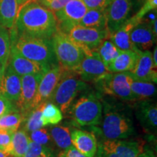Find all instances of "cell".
Segmentation results:
<instances>
[{"label": "cell", "mask_w": 157, "mask_h": 157, "mask_svg": "<svg viewBox=\"0 0 157 157\" xmlns=\"http://www.w3.org/2000/svg\"><path fill=\"white\" fill-rule=\"evenodd\" d=\"M13 27L17 34L47 39H50L58 30L55 13L38 2L20 7Z\"/></svg>", "instance_id": "1"}, {"label": "cell", "mask_w": 157, "mask_h": 157, "mask_svg": "<svg viewBox=\"0 0 157 157\" xmlns=\"http://www.w3.org/2000/svg\"><path fill=\"white\" fill-rule=\"evenodd\" d=\"M10 30L11 46L21 56L46 66L58 64L50 39L19 35L13 29Z\"/></svg>", "instance_id": "2"}, {"label": "cell", "mask_w": 157, "mask_h": 157, "mask_svg": "<svg viewBox=\"0 0 157 157\" xmlns=\"http://www.w3.org/2000/svg\"><path fill=\"white\" fill-rule=\"evenodd\" d=\"M135 133L132 119L124 110L105 105L101 124V134L105 140H122Z\"/></svg>", "instance_id": "3"}, {"label": "cell", "mask_w": 157, "mask_h": 157, "mask_svg": "<svg viewBox=\"0 0 157 157\" xmlns=\"http://www.w3.org/2000/svg\"><path fill=\"white\" fill-rule=\"evenodd\" d=\"M102 109L99 98L94 93H88L72 103L67 112L76 127L95 126L101 120Z\"/></svg>", "instance_id": "4"}, {"label": "cell", "mask_w": 157, "mask_h": 157, "mask_svg": "<svg viewBox=\"0 0 157 157\" xmlns=\"http://www.w3.org/2000/svg\"><path fill=\"white\" fill-rule=\"evenodd\" d=\"M87 88V84L82 81L75 72L63 69V72L50 101L61 112L66 113L78 94Z\"/></svg>", "instance_id": "5"}, {"label": "cell", "mask_w": 157, "mask_h": 157, "mask_svg": "<svg viewBox=\"0 0 157 157\" xmlns=\"http://www.w3.org/2000/svg\"><path fill=\"white\" fill-rule=\"evenodd\" d=\"M50 40L57 61L63 69L73 70L85 56L77 43L61 31H57Z\"/></svg>", "instance_id": "6"}, {"label": "cell", "mask_w": 157, "mask_h": 157, "mask_svg": "<svg viewBox=\"0 0 157 157\" xmlns=\"http://www.w3.org/2000/svg\"><path fill=\"white\" fill-rule=\"evenodd\" d=\"M132 81L133 78L129 72H109L95 84L98 89L103 93L114 96L124 101H135L136 98L130 88Z\"/></svg>", "instance_id": "7"}, {"label": "cell", "mask_w": 157, "mask_h": 157, "mask_svg": "<svg viewBox=\"0 0 157 157\" xmlns=\"http://www.w3.org/2000/svg\"><path fill=\"white\" fill-rule=\"evenodd\" d=\"M70 38L77 43L85 56H90L105 39H109L107 30L89 28L77 25L68 32Z\"/></svg>", "instance_id": "8"}, {"label": "cell", "mask_w": 157, "mask_h": 157, "mask_svg": "<svg viewBox=\"0 0 157 157\" xmlns=\"http://www.w3.org/2000/svg\"><path fill=\"white\" fill-rule=\"evenodd\" d=\"M143 146L136 141L104 140L98 143L95 157H136L143 151Z\"/></svg>", "instance_id": "9"}, {"label": "cell", "mask_w": 157, "mask_h": 157, "mask_svg": "<svg viewBox=\"0 0 157 157\" xmlns=\"http://www.w3.org/2000/svg\"><path fill=\"white\" fill-rule=\"evenodd\" d=\"M87 10L82 0H71L62 9L54 13L58 30L68 34L73 27L79 24Z\"/></svg>", "instance_id": "10"}, {"label": "cell", "mask_w": 157, "mask_h": 157, "mask_svg": "<svg viewBox=\"0 0 157 157\" xmlns=\"http://www.w3.org/2000/svg\"><path fill=\"white\" fill-rule=\"evenodd\" d=\"M132 0H109L105 14L109 37L129 18L132 8Z\"/></svg>", "instance_id": "11"}, {"label": "cell", "mask_w": 157, "mask_h": 157, "mask_svg": "<svg viewBox=\"0 0 157 157\" xmlns=\"http://www.w3.org/2000/svg\"><path fill=\"white\" fill-rule=\"evenodd\" d=\"M71 71L75 72L82 81L93 83L109 73L96 50L92 56H84L82 62Z\"/></svg>", "instance_id": "12"}, {"label": "cell", "mask_w": 157, "mask_h": 157, "mask_svg": "<svg viewBox=\"0 0 157 157\" xmlns=\"http://www.w3.org/2000/svg\"><path fill=\"white\" fill-rule=\"evenodd\" d=\"M43 74H29L21 76V93L18 101L16 102V105L25 118L34 109L38 85Z\"/></svg>", "instance_id": "13"}, {"label": "cell", "mask_w": 157, "mask_h": 157, "mask_svg": "<svg viewBox=\"0 0 157 157\" xmlns=\"http://www.w3.org/2000/svg\"><path fill=\"white\" fill-rule=\"evenodd\" d=\"M63 72V68L57 64L45 72L41 78L38 85L36 97L34 102V109L50 101L57 84H58Z\"/></svg>", "instance_id": "14"}, {"label": "cell", "mask_w": 157, "mask_h": 157, "mask_svg": "<svg viewBox=\"0 0 157 157\" xmlns=\"http://www.w3.org/2000/svg\"><path fill=\"white\" fill-rule=\"evenodd\" d=\"M7 66L21 76L29 74H44L52 67L25 58L19 54L12 46Z\"/></svg>", "instance_id": "15"}, {"label": "cell", "mask_w": 157, "mask_h": 157, "mask_svg": "<svg viewBox=\"0 0 157 157\" xmlns=\"http://www.w3.org/2000/svg\"><path fill=\"white\" fill-rule=\"evenodd\" d=\"M129 73L134 80L156 83L157 71L153 63L151 52L141 51L134 68Z\"/></svg>", "instance_id": "16"}, {"label": "cell", "mask_w": 157, "mask_h": 157, "mask_svg": "<svg viewBox=\"0 0 157 157\" xmlns=\"http://www.w3.org/2000/svg\"><path fill=\"white\" fill-rule=\"evenodd\" d=\"M21 93V76L9 66H6L0 80V95L11 102L18 101Z\"/></svg>", "instance_id": "17"}, {"label": "cell", "mask_w": 157, "mask_h": 157, "mask_svg": "<svg viewBox=\"0 0 157 157\" xmlns=\"http://www.w3.org/2000/svg\"><path fill=\"white\" fill-rule=\"evenodd\" d=\"M156 39L153 34L151 23L149 21H143L142 20L131 31V42L140 51L149 50L154 46Z\"/></svg>", "instance_id": "18"}, {"label": "cell", "mask_w": 157, "mask_h": 157, "mask_svg": "<svg viewBox=\"0 0 157 157\" xmlns=\"http://www.w3.org/2000/svg\"><path fill=\"white\" fill-rule=\"evenodd\" d=\"M71 139L73 146L82 154L87 157H95L98 143L93 133L75 129L71 132Z\"/></svg>", "instance_id": "19"}, {"label": "cell", "mask_w": 157, "mask_h": 157, "mask_svg": "<svg viewBox=\"0 0 157 157\" xmlns=\"http://www.w3.org/2000/svg\"><path fill=\"white\" fill-rule=\"evenodd\" d=\"M140 22L135 15L129 17L116 32L110 35L109 39L121 50H138L131 42L130 34L133 28Z\"/></svg>", "instance_id": "20"}, {"label": "cell", "mask_w": 157, "mask_h": 157, "mask_svg": "<svg viewBox=\"0 0 157 157\" xmlns=\"http://www.w3.org/2000/svg\"><path fill=\"white\" fill-rule=\"evenodd\" d=\"M136 117L142 127L148 132H156L157 125L156 103L149 101L141 102L136 107Z\"/></svg>", "instance_id": "21"}, {"label": "cell", "mask_w": 157, "mask_h": 157, "mask_svg": "<svg viewBox=\"0 0 157 157\" xmlns=\"http://www.w3.org/2000/svg\"><path fill=\"white\" fill-rule=\"evenodd\" d=\"M140 50H121L117 58L109 67L108 71L111 73L130 72L136 64Z\"/></svg>", "instance_id": "22"}, {"label": "cell", "mask_w": 157, "mask_h": 157, "mask_svg": "<svg viewBox=\"0 0 157 157\" xmlns=\"http://www.w3.org/2000/svg\"><path fill=\"white\" fill-rule=\"evenodd\" d=\"M17 0H0V26L12 29L18 12Z\"/></svg>", "instance_id": "23"}, {"label": "cell", "mask_w": 157, "mask_h": 157, "mask_svg": "<svg viewBox=\"0 0 157 157\" xmlns=\"http://www.w3.org/2000/svg\"><path fill=\"white\" fill-rule=\"evenodd\" d=\"M29 142L30 138L25 130H17L13 135L10 146L7 152L15 157H24Z\"/></svg>", "instance_id": "24"}, {"label": "cell", "mask_w": 157, "mask_h": 157, "mask_svg": "<svg viewBox=\"0 0 157 157\" xmlns=\"http://www.w3.org/2000/svg\"><path fill=\"white\" fill-rule=\"evenodd\" d=\"M78 25L89 28L107 30L105 12L99 10H88Z\"/></svg>", "instance_id": "25"}, {"label": "cell", "mask_w": 157, "mask_h": 157, "mask_svg": "<svg viewBox=\"0 0 157 157\" xmlns=\"http://www.w3.org/2000/svg\"><path fill=\"white\" fill-rule=\"evenodd\" d=\"M96 51L104 66L107 68L117 58L121 50H119L109 39H107L102 42Z\"/></svg>", "instance_id": "26"}, {"label": "cell", "mask_w": 157, "mask_h": 157, "mask_svg": "<svg viewBox=\"0 0 157 157\" xmlns=\"http://www.w3.org/2000/svg\"><path fill=\"white\" fill-rule=\"evenodd\" d=\"M49 132L53 143L59 148L65 150L73 146L71 139V131L68 127L57 125L51 127Z\"/></svg>", "instance_id": "27"}, {"label": "cell", "mask_w": 157, "mask_h": 157, "mask_svg": "<svg viewBox=\"0 0 157 157\" xmlns=\"http://www.w3.org/2000/svg\"><path fill=\"white\" fill-rule=\"evenodd\" d=\"M62 119V112L55 104L50 101L44 103L41 116V121L43 127L56 125L60 123Z\"/></svg>", "instance_id": "28"}, {"label": "cell", "mask_w": 157, "mask_h": 157, "mask_svg": "<svg viewBox=\"0 0 157 157\" xmlns=\"http://www.w3.org/2000/svg\"><path fill=\"white\" fill-rule=\"evenodd\" d=\"M25 120V116L15 109L0 117V129L15 132L21 123Z\"/></svg>", "instance_id": "29"}, {"label": "cell", "mask_w": 157, "mask_h": 157, "mask_svg": "<svg viewBox=\"0 0 157 157\" xmlns=\"http://www.w3.org/2000/svg\"><path fill=\"white\" fill-rule=\"evenodd\" d=\"M130 88L136 100L149 98L154 96L156 93V86L151 82L137 81L133 79Z\"/></svg>", "instance_id": "30"}, {"label": "cell", "mask_w": 157, "mask_h": 157, "mask_svg": "<svg viewBox=\"0 0 157 157\" xmlns=\"http://www.w3.org/2000/svg\"><path fill=\"white\" fill-rule=\"evenodd\" d=\"M11 50V35L9 29L0 26V64L7 66Z\"/></svg>", "instance_id": "31"}, {"label": "cell", "mask_w": 157, "mask_h": 157, "mask_svg": "<svg viewBox=\"0 0 157 157\" xmlns=\"http://www.w3.org/2000/svg\"><path fill=\"white\" fill-rule=\"evenodd\" d=\"M43 105L44 104L32 109L25 117V130L27 132H31L32 131L40 129L43 127L41 121Z\"/></svg>", "instance_id": "32"}, {"label": "cell", "mask_w": 157, "mask_h": 157, "mask_svg": "<svg viewBox=\"0 0 157 157\" xmlns=\"http://www.w3.org/2000/svg\"><path fill=\"white\" fill-rule=\"evenodd\" d=\"M29 138H30V140L33 141V142L38 143L42 146H48L49 148H51V146L54 143L50 132L48 129L45 128H40L32 131L30 132Z\"/></svg>", "instance_id": "33"}, {"label": "cell", "mask_w": 157, "mask_h": 157, "mask_svg": "<svg viewBox=\"0 0 157 157\" xmlns=\"http://www.w3.org/2000/svg\"><path fill=\"white\" fill-rule=\"evenodd\" d=\"M24 157H54L51 148L30 140Z\"/></svg>", "instance_id": "34"}, {"label": "cell", "mask_w": 157, "mask_h": 157, "mask_svg": "<svg viewBox=\"0 0 157 157\" xmlns=\"http://www.w3.org/2000/svg\"><path fill=\"white\" fill-rule=\"evenodd\" d=\"M142 5L141 8L135 15V17L140 21H142L145 15L148 13L156 10L157 0H145Z\"/></svg>", "instance_id": "35"}, {"label": "cell", "mask_w": 157, "mask_h": 157, "mask_svg": "<svg viewBox=\"0 0 157 157\" xmlns=\"http://www.w3.org/2000/svg\"><path fill=\"white\" fill-rule=\"evenodd\" d=\"M13 134L14 133L10 131L0 129V150L7 152L10 146Z\"/></svg>", "instance_id": "36"}, {"label": "cell", "mask_w": 157, "mask_h": 157, "mask_svg": "<svg viewBox=\"0 0 157 157\" xmlns=\"http://www.w3.org/2000/svg\"><path fill=\"white\" fill-rule=\"evenodd\" d=\"M88 10H99L105 11L109 0H82Z\"/></svg>", "instance_id": "37"}, {"label": "cell", "mask_w": 157, "mask_h": 157, "mask_svg": "<svg viewBox=\"0 0 157 157\" xmlns=\"http://www.w3.org/2000/svg\"><path fill=\"white\" fill-rule=\"evenodd\" d=\"M15 109L13 103L0 95V117Z\"/></svg>", "instance_id": "38"}, {"label": "cell", "mask_w": 157, "mask_h": 157, "mask_svg": "<svg viewBox=\"0 0 157 157\" xmlns=\"http://www.w3.org/2000/svg\"><path fill=\"white\" fill-rule=\"evenodd\" d=\"M71 0H49L48 2L45 4L44 7L55 13L62 9Z\"/></svg>", "instance_id": "39"}, {"label": "cell", "mask_w": 157, "mask_h": 157, "mask_svg": "<svg viewBox=\"0 0 157 157\" xmlns=\"http://www.w3.org/2000/svg\"><path fill=\"white\" fill-rule=\"evenodd\" d=\"M58 157H87L85 155L82 154L79 152L75 147L73 146H71L70 148L65 149L58 154Z\"/></svg>", "instance_id": "40"}, {"label": "cell", "mask_w": 157, "mask_h": 157, "mask_svg": "<svg viewBox=\"0 0 157 157\" xmlns=\"http://www.w3.org/2000/svg\"><path fill=\"white\" fill-rule=\"evenodd\" d=\"M136 157H155V156L152 151L149 150V149H146L143 152L142 151Z\"/></svg>", "instance_id": "41"}, {"label": "cell", "mask_w": 157, "mask_h": 157, "mask_svg": "<svg viewBox=\"0 0 157 157\" xmlns=\"http://www.w3.org/2000/svg\"><path fill=\"white\" fill-rule=\"evenodd\" d=\"M152 60H153V63H154V68L156 69L157 68V47L156 46H155L154 52L152 53Z\"/></svg>", "instance_id": "42"}, {"label": "cell", "mask_w": 157, "mask_h": 157, "mask_svg": "<svg viewBox=\"0 0 157 157\" xmlns=\"http://www.w3.org/2000/svg\"><path fill=\"white\" fill-rule=\"evenodd\" d=\"M11 155L5 151L0 150V157H10Z\"/></svg>", "instance_id": "43"}, {"label": "cell", "mask_w": 157, "mask_h": 157, "mask_svg": "<svg viewBox=\"0 0 157 157\" xmlns=\"http://www.w3.org/2000/svg\"><path fill=\"white\" fill-rule=\"evenodd\" d=\"M5 68L6 66H4L2 64H0V80H1L2 77V75L4 74V71H5Z\"/></svg>", "instance_id": "44"}, {"label": "cell", "mask_w": 157, "mask_h": 157, "mask_svg": "<svg viewBox=\"0 0 157 157\" xmlns=\"http://www.w3.org/2000/svg\"><path fill=\"white\" fill-rule=\"evenodd\" d=\"M28 1V0H21V1H20V4H19V8L21 7H22V6L24 5V4L26 2ZM19 10V9H18Z\"/></svg>", "instance_id": "45"}, {"label": "cell", "mask_w": 157, "mask_h": 157, "mask_svg": "<svg viewBox=\"0 0 157 157\" xmlns=\"http://www.w3.org/2000/svg\"><path fill=\"white\" fill-rule=\"evenodd\" d=\"M38 1L39 0H28V1H27L24 4V5H25V4H27V3H31V2H38Z\"/></svg>", "instance_id": "46"}, {"label": "cell", "mask_w": 157, "mask_h": 157, "mask_svg": "<svg viewBox=\"0 0 157 157\" xmlns=\"http://www.w3.org/2000/svg\"><path fill=\"white\" fill-rule=\"evenodd\" d=\"M135 2H136L137 4H138V5H142L145 0H135Z\"/></svg>", "instance_id": "47"}, {"label": "cell", "mask_w": 157, "mask_h": 157, "mask_svg": "<svg viewBox=\"0 0 157 157\" xmlns=\"http://www.w3.org/2000/svg\"><path fill=\"white\" fill-rule=\"evenodd\" d=\"M20 1H21V0H17V2H18V5H19V4H20Z\"/></svg>", "instance_id": "48"}]
</instances>
